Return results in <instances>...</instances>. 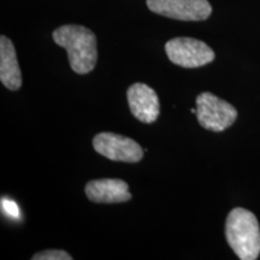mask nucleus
Returning a JSON list of instances; mask_svg holds the SVG:
<instances>
[{"label":"nucleus","instance_id":"423d86ee","mask_svg":"<svg viewBox=\"0 0 260 260\" xmlns=\"http://www.w3.org/2000/svg\"><path fill=\"white\" fill-rule=\"evenodd\" d=\"M93 147L98 153L113 161L138 162L144 157V149L138 142L113 133H100L94 136Z\"/></svg>","mask_w":260,"mask_h":260},{"label":"nucleus","instance_id":"1a4fd4ad","mask_svg":"<svg viewBox=\"0 0 260 260\" xmlns=\"http://www.w3.org/2000/svg\"><path fill=\"white\" fill-rule=\"evenodd\" d=\"M0 81L10 90L22 86V74L12 41L5 35L0 37Z\"/></svg>","mask_w":260,"mask_h":260},{"label":"nucleus","instance_id":"f257e3e1","mask_svg":"<svg viewBox=\"0 0 260 260\" xmlns=\"http://www.w3.org/2000/svg\"><path fill=\"white\" fill-rule=\"evenodd\" d=\"M52 38L58 46L67 50L70 68L74 73L84 75L95 68L96 38L90 29L83 25L65 24L57 28Z\"/></svg>","mask_w":260,"mask_h":260},{"label":"nucleus","instance_id":"20e7f679","mask_svg":"<svg viewBox=\"0 0 260 260\" xmlns=\"http://www.w3.org/2000/svg\"><path fill=\"white\" fill-rule=\"evenodd\" d=\"M165 52L171 63L193 69L213 61L214 52L210 46L193 38H175L165 44Z\"/></svg>","mask_w":260,"mask_h":260},{"label":"nucleus","instance_id":"7ed1b4c3","mask_svg":"<svg viewBox=\"0 0 260 260\" xmlns=\"http://www.w3.org/2000/svg\"><path fill=\"white\" fill-rule=\"evenodd\" d=\"M195 115L199 124L211 132H223L233 125L237 118V111L232 104L210 92L197 96Z\"/></svg>","mask_w":260,"mask_h":260},{"label":"nucleus","instance_id":"6e6552de","mask_svg":"<svg viewBox=\"0 0 260 260\" xmlns=\"http://www.w3.org/2000/svg\"><path fill=\"white\" fill-rule=\"evenodd\" d=\"M128 183L118 178H102L88 182L84 188L87 198L96 204H119L132 199Z\"/></svg>","mask_w":260,"mask_h":260},{"label":"nucleus","instance_id":"0eeeda50","mask_svg":"<svg viewBox=\"0 0 260 260\" xmlns=\"http://www.w3.org/2000/svg\"><path fill=\"white\" fill-rule=\"evenodd\" d=\"M128 104L133 116L142 123H154L160 113L159 98L153 88L138 82L129 87L126 92Z\"/></svg>","mask_w":260,"mask_h":260},{"label":"nucleus","instance_id":"9b49d317","mask_svg":"<svg viewBox=\"0 0 260 260\" xmlns=\"http://www.w3.org/2000/svg\"><path fill=\"white\" fill-rule=\"evenodd\" d=\"M2 204H3V210H4V212H6L11 217H18L17 205H16L14 201L3 200Z\"/></svg>","mask_w":260,"mask_h":260},{"label":"nucleus","instance_id":"39448f33","mask_svg":"<svg viewBox=\"0 0 260 260\" xmlns=\"http://www.w3.org/2000/svg\"><path fill=\"white\" fill-rule=\"evenodd\" d=\"M147 6L154 14L186 22L205 21L212 12L207 0H147Z\"/></svg>","mask_w":260,"mask_h":260},{"label":"nucleus","instance_id":"9d476101","mask_svg":"<svg viewBox=\"0 0 260 260\" xmlns=\"http://www.w3.org/2000/svg\"><path fill=\"white\" fill-rule=\"evenodd\" d=\"M32 260H71V256L69 253L65 251H60V249H48V251H44L40 253H37L31 256Z\"/></svg>","mask_w":260,"mask_h":260},{"label":"nucleus","instance_id":"f03ea898","mask_svg":"<svg viewBox=\"0 0 260 260\" xmlns=\"http://www.w3.org/2000/svg\"><path fill=\"white\" fill-rule=\"evenodd\" d=\"M225 237L241 260H255L260 254V228L254 213L236 207L228 214Z\"/></svg>","mask_w":260,"mask_h":260}]
</instances>
